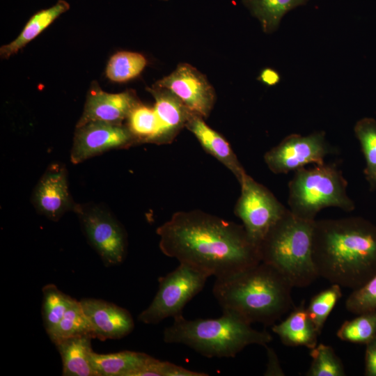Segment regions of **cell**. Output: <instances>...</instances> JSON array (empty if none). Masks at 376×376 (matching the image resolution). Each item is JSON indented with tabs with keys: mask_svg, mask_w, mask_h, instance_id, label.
Listing matches in <instances>:
<instances>
[{
	"mask_svg": "<svg viewBox=\"0 0 376 376\" xmlns=\"http://www.w3.org/2000/svg\"><path fill=\"white\" fill-rule=\"evenodd\" d=\"M79 302L89 322L93 338L120 339L134 329L133 318L127 309L94 298H84Z\"/></svg>",
	"mask_w": 376,
	"mask_h": 376,
	"instance_id": "9a60e30c",
	"label": "cell"
},
{
	"mask_svg": "<svg viewBox=\"0 0 376 376\" xmlns=\"http://www.w3.org/2000/svg\"><path fill=\"white\" fill-rule=\"evenodd\" d=\"M315 221L287 209L258 246L261 261L278 270L293 287L308 286L320 277L312 253Z\"/></svg>",
	"mask_w": 376,
	"mask_h": 376,
	"instance_id": "5b68a950",
	"label": "cell"
},
{
	"mask_svg": "<svg viewBox=\"0 0 376 376\" xmlns=\"http://www.w3.org/2000/svg\"><path fill=\"white\" fill-rule=\"evenodd\" d=\"M137 141L122 124L92 121L76 127L70 151L73 164L81 163L111 149L124 148Z\"/></svg>",
	"mask_w": 376,
	"mask_h": 376,
	"instance_id": "8fae6325",
	"label": "cell"
},
{
	"mask_svg": "<svg viewBox=\"0 0 376 376\" xmlns=\"http://www.w3.org/2000/svg\"><path fill=\"white\" fill-rule=\"evenodd\" d=\"M155 85L171 91L189 111L203 118L208 117L215 102L214 90L206 77L189 63H180Z\"/></svg>",
	"mask_w": 376,
	"mask_h": 376,
	"instance_id": "7c38bea8",
	"label": "cell"
},
{
	"mask_svg": "<svg viewBox=\"0 0 376 376\" xmlns=\"http://www.w3.org/2000/svg\"><path fill=\"white\" fill-rule=\"evenodd\" d=\"M67 177L63 165L53 164L44 173L33 192L32 203L37 211L52 221H58L65 212L75 208Z\"/></svg>",
	"mask_w": 376,
	"mask_h": 376,
	"instance_id": "4fadbf2b",
	"label": "cell"
},
{
	"mask_svg": "<svg viewBox=\"0 0 376 376\" xmlns=\"http://www.w3.org/2000/svg\"><path fill=\"white\" fill-rule=\"evenodd\" d=\"M308 0H242L243 4L258 19L264 32L272 33L282 17L290 10L305 4Z\"/></svg>",
	"mask_w": 376,
	"mask_h": 376,
	"instance_id": "7402d4cb",
	"label": "cell"
},
{
	"mask_svg": "<svg viewBox=\"0 0 376 376\" xmlns=\"http://www.w3.org/2000/svg\"><path fill=\"white\" fill-rule=\"evenodd\" d=\"M335 150L322 131L307 136L292 134L266 152L264 160L272 173L286 174L309 164H322L324 158Z\"/></svg>",
	"mask_w": 376,
	"mask_h": 376,
	"instance_id": "30bf717a",
	"label": "cell"
},
{
	"mask_svg": "<svg viewBox=\"0 0 376 376\" xmlns=\"http://www.w3.org/2000/svg\"><path fill=\"white\" fill-rule=\"evenodd\" d=\"M209 277L184 263L159 278L158 290L150 304L139 315L144 324H158L163 320L182 315L185 305L199 293Z\"/></svg>",
	"mask_w": 376,
	"mask_h": 376,
	"instance_id": "52a82bcc",
	"label": "cell"
},
{
	"mask_svg": "<svg viewBox=\"0 0 376 376\" xmlns=\"http://www.w3.org/2000/svg\"><path fill=\"white\" fill-rule=\"evenodd\" d=\"M345 308L355 315L376 311V274L362 286L352 290L346 299Z\"/></svg>",
	"mask_w": 376,
	"mask_h": 376,
	"instance_id": "4dcf8cb0",
	"label": "cell"
},
{
	"mask_svg": "<svg viewBox=\"0 0 376 376\" xmlns=\"http://www.w3.org/2000/svg\"><path fill=\"white\" fill-rule=\"evenodd\" d=\"M155 98L154 109L159 120L161 143L170 142L185 127L191 113L171 91L154 85L148 89Z\"/></svg>",
	"mask_w": 376,
	"mask_h": 376,
	"instance_id": "e0dca14e",
	"label": "cell"
},
{
	"mask_svg": "<svg viewBox=\"0 0 376 376\" xmlns=\"http://www.w3.org/2000/svg\"><path fill=\"white\" fill-rule=\"evenodd\" d=\"M85 334L91 336V326L79 301L75 300L49 337L55 344L65 338Z\"/></svg>",
	"mask_w": 376,
	"mask_h": 376,
	"instance_id": "83f0119b",
	"label": "cell"
},
{
	"mask_svg": "<svg viewBox=\"0 0 376 376\" xmlns=\"http://www.w3.org/2000/svg\"><path fill=\"white\" fill-rule=\"evenodd\" d=\"M199 115L191 113L185 127L196 136L202 147L221 162L235 176L239 183L247 174L229 143L207 125Z\"/></svg>",
	"mask_w": 376,
	"mask_h": 376,
	"instance_id": "2e32d148",
	"label": "cell"
},
{
	"mask_svg": "<svg viewBox=\"0 0 376 376\" xmlns=\"http://www.w3.org/2000/svg\"><path fill=\"white\" fill-rule=\"evenodd\" d=\"M152 357L124 350L111 354L93 352L92 362L97 376H139Z\"/></svg>",
	"mask_w": 376,
	"mask_h": 376,
	"instance_id": "ffe728a7",
	"label": "cell"
},
{
	"mask_svg": "<svg viewBox=\"0 0 376 376\" xmlns=\"http://www.w3.org/2000/svg\"><path fill=\"white\" fill-rule=\"evenodd\" d=\"M267 355V364L265 375H284V373L280 366L277 355L273 349L265 346Z\"/></svg>",
	"mask_w": 376,
	"mask_h": 376,
	"instance_id": "836d02e7",
	"label": "cell"
},
{
	"mask_svg": "<svg viewBox=\"0 0 376 376\" xmlns=\"http://www.w3.org/2000/svg\"><path fill=\"white\" fill-rule=\"evenodd\" d=\"M290 283L264 263L233 275L216 279L212 293L223 311L251 324H274L293 306Z\"/></svg>",
	"mask_w": 376,
	"mask_h": 376,
	"instance_id": "3957f363",
	"label": "cell"
},
{
	"mask_svg": "<svg viewBox=\"0 0 376 376\" xmlns=\"http://www.w3.org/2000/svg\"><path fill=\"white\" fill-rule=\"evenodd\" d=\"M91 335L63 339L55 343L61 357L65 376H97L92 362Z\"/></svg>",
	"mask_w": 376,
	"mask_h": 376,
	"instance_id": "d6986e66",
	"label": "cell"
},
{
	"mask_svg": "<svg viewBox=\"0 0 376 376\" xmlns=\"http://www.w3.org/2000/svg\"><path fill=\"white\" fill-rule=\"evenodd\" d=\"M166 343L185 345L208 358L235 357L250 345L267 346L272 340L269 333L253 329L237 315L223 311L215 319L187 320L182 315L164 329Z\"/></svg>",
	"mask_w": 376,
	"mask_h": 376,
	"instance_id": "277c9868",
	"label": "cell"
},
{
	"mask_svg": "<svg viewBox=\"0 0 376 376\" xmlns=\"http://www.w3.org/2000/svg\"><path fill=\"white\" fill-rule=\"evenodd\" d=\"M127 127L137 143H161V127L154 108L138 103L127 118Z\"/></svg>",
	"mask_w": 376,
	"mask_h": 376,
	"instance_id": "603a6c76",
	"label": "cell"
},
{
	"mask_svg": "<svg viewBox=\"0 0 376 376\" xmlns=\"http://www.w3.org/2000/svg\"><path fill=\"white\" fill-rule=\"evenodd\" d=\"M365 375L376 376V337L366 345Z\"/></svg>",
	"mask_w": 376,
	"mask_h": 376,
	"instance_id": "d6a6232c",
	"label": "cell"
},
{
	"mask_svg": "<svg viewBox=\"0 0 376 376\" xmlns=\"http://www.w3.org/2000/svg\"><path fill=\"white\" fill-rule=\"evenodd\" d=\"M69 9L70 4L66 1L58 0L52 6L36 13L14 40L1 47V58L6 59L17 54Z\"/></svg>",
	"mask_w": 376,
	"mask_h": 376,
	"instance_id": "44dd1931",
	"label": "cell"
},
{
	"mask_svg": "<svg viewBox=\"0 0 376 376\" xmlns=\"http://www.w3.org/2000/svg\"><path fill=\"white\" fill-rule=\"evenodd\" d=\"M42 291V319L47 334L49 336L76 299L59 290L54 284L45 285Z\"/></svg>",
	"mask_w": 376,
	"mask_h": 376,
	"instance_id": "d4e9b609",
	"label": "cell"
},
{
	"mask_svg": "<svg viewBox=\"0 0 376 376\" xmlns=\"http://www.w3.org/2000/svg\"><path fill=\"white\" fill-rule=\"evenodd\" d=\"M208 374L192 371L169 361L154 357L151 359L139 376H206Z\"/></svg>",
	"mask_w": 376,
	"mask_h": 376,
	"instance_id": "1f68e13d",
	"label": "cell"
},
{
	"mask_svg": "<svg viewBox=\"0 0 376 376\" xmlns=\"http://www.w3.org/2000/svg\"><path fill=\"white\" fill-rule=\"evenodd\" d=\"M138 103L134 92L109 93L102 90L94 81L88 91L84 111L76 127L92 121L122 124Z\"/></svg>",
	"mask_w": 376,
	"mask_h": 376,
	"instance_id": "5bb4252c",
	"label": "cell"
},
{
	"mask_svg": "<svg viewBox=\"0 0 376 376\" xmlns=\"http://www.w3.org/2000/svg\"><path fill=\"white\" fill-rule=\"evenodd\" d=\"M156 232L164 255L216 279L261 262L242 225L201 210L177 212Z\"/></svg>",
	"mask_w": 376,
	"mask_h": 376,
	"instance_id": "6da1fadb",
	"label": "cell"
},
{
	"mask_svg": "<svg viewBox=\"0 0 376 376\" xmlns=\"http://www.w3.org/2000/svg\"><path fill=\"white\" fill-rule=\"evenodd\" d=\"M312 253L320 277L355 290L376 274V225L361 217L315 219Z\"/></svg>",
	"mask_w": 376,
	"mask_h": 376,
	"instance_id": "7a4b0ae2",
	"label": "cell"
},
{
	"mask_svg": "<svg viewBox=\"0 0 376 376\" xmlns=\"http://www.w3.org/2000/svg\"><path fill=\"white\" fill-rule=\"evenodd\" d=\"M341 297L340 286L331 284L330 287L315 295L311 299L306 307L307 311L320 334L330 313Z\"/></svg>",
	"mask_w": 376,
	"mask_h": 376,
	"instance_id": "f546056e",
	"label": "cell"
},
{
	"mask_svg": "<svg viewBox=\"0 0 376 376\" xmlns=\"http://www.w3.org/2000/svg\"><path fill=\"white\" fill-rule=\"evenodd\" d=\"M272 331L286 346H304L310 350L318 345L320 335L309 317L304 301L295 308L290 314L279 324H274Z\"/></svg>",
	"mask_w": 376,
	"mask_h": 376,
	"instance_id": "ac0fdd59",
	"label": "cell"
},
{
	"mask_svg": "<svg viewBox=\"0 0 376 376\" xmlns=\"http://www.w3.org/2000/svg\"><path fill=\"white\" fill-rule=\"evenodd\" d=\"M77 214L86 237L106 265L121 263L127 253V234L105 207L96 204H76Z\"/></svg>",
	"mask_w": 376,
	"mask_h": 376,
	"instance_id": "9c48e42d",
	"label": "cell"
},
{
	"mask_svg": "<svg viewBox=\"0 0 376 376\" xmlns=\"http://www.w3.org/2000/svg\"><path fill=\"white\" fill-rule=\"evenodd\" d=\"M354 131L365 158V178L370 189L374 191L376 189V120L363 118L356 123Z\"/></svg>",
	"mask_w": 376,
	"mask_h": 376,
	"instance_id": "cb8c5ba5",
	"label": "cell"
},
{
	"mask_svg": "<svg viewBox=\"0 0 376 376\" xmlns=\"http://www.w3.org/2000/svg\"><path fill=\"white\" fill-rule=\"evenodd\" d=\"M241 194L234 212L242 221L249 237L257 246L285 207L263 185L246 174L240 182Z\"/></svg>",
	"mask_w": 376,
	"mask_h": 376,
	"instance_id": "ba28073f",
	"label": "cell"
},
{
	"mask_svg": "<svg viewBox=\"0 0 376 376\" xmlns=\"http://www.w3.org/2000/svg\"><path fill=\"white\" fill-rule=\"evenodd\" d=\"M312 358L306 376H344L345 371L340 359L329 345L320 343L311 350Z\"/></svg>",
	"mask_w": 376,
	"mask_h": 376,
	"instance_id": "f1b7e54d",
	"label": "cell"
},
{
	"mask_svg": "<svg viewBox=\"0 0 376 376\" xmlns=\"http://www.w3.org/2000/svg\"><path fill=\"white\" fill-rule=\"evenodd\" d=\"M160 1H169V0H160Z\"/></svg>",
	"mask_w": 376,
	"mask_h": 376,
	"instance_id": "d590c367",
	"label": "cell"
},
{
	"mask_svg": "<svg viewBox=\"0 0 376 376\" xmlns=\"http://www.w3.org/2000/svg\"><path fill=\"white\" fill-rule=\"evenodd\" d=\"M147 63L141 54L133 52H119L109 59L106 75L112 81L125 82L137 77Z\"/></svg>",
	"mask_w": 376,
	"mask_h": 376,
	"instance_id": "484cf974",
	"label": "cell"
},
{
	"mask_svg": "<svg viewBox=\"0 0 376 376\" xmlns=\"http://www.w3.org/2000/svg\"><path fill=\"white\" fill-rule=\"evenodd\" d=\"M259 79L268 86H274L280 81L279 74L273 69H264L259 77Z\"/></svg>",
	"mask_w": 376,
	"mask_h": 376,
	"instance_id": "e575fe53",
	"label": "cell"
},
{
	"mask_svg": "<svg viewBox=\"0 0 376 376\" xmlns=\"http://www.w3.org/2000/svg\"><path fill=\"white\" fill-rule=\"evenodd\" d=\"M345 321L336 332L341 340L366 345L376 337V311Z\"/></svg>",
	"mask_w": 376,
	"mask_h": 376,
	"instance_id": "4316f807",
	"label": "cell"
},
{
	"mask_svg": "<svg viewBox=\"0 0 376 376\" xmlns=\"http://www.w3.org/2000/svg\"><path fill=\"white\" fill-rule=\"evenodd\" d=\"M347 181L335 164H315L295 171L288 182V204L298 217L314 221L317 214L329 207L351 212L355 204L347 191Z\"/></svg>",
	"mask_w": 376,
	"mask_h": 376,
	"instance_id": "8992f818",
	"label": "cell"
}]
</instances>
